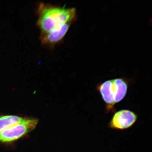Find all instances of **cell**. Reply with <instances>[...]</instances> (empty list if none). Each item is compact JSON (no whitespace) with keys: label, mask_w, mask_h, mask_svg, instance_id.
<instances>
[{"label":"cell","mask_w":152,"mask_h":152,"mask_svg":"<svg viewBox=\"0 0 152 152\" xmlns=\"http://www.w3.org/2000/svg\"><path fill=\"white\" fill-rule=\"evenodd\" d=\"M38 119L25 118L23 121L0 132V143L13 142L32 132L38 124Z\"/></svg>","instance_id":"cell-3"},{"label":"cell","mask_w":152,"mask_h":152,"mask_svg":"<svg viewBox=\"0 0 152 152\" xmlns=\"http://www.w3.org/2000/svg\"><path fill=\"white\" fill-rule=\"evenodd\" d=\"M36 13L37 25L40 31V36L58 31L68 23H72L76 18L75 8L57 7L48 3L38 4Z\"/></svg>","instance_id":"cell-1"},{"label":"cell","mask_w":152,"mask_h":152,"mask_svg":"<svg viewBox=\"0 0 152 152\" xmlns=\"http://www.w3.org/2000/svg\"><path fill=\"white\" fill-rule=\"evenodd\" d=\"M97 90L106 105V111L115 110L116 104L123 100L127 93L128 85L123 78L108 80L98 86Z\"/></svg>","instance_id":"cell-2"},{"label":"cell","mask_w":152,"mask_h":152,"mask_svg":"<svg viewBox=\"0 0 152 152\" xmlns=\"http://www.w3.org/2000/svg\"><path fill=\"white\" fill-rule=\"evenodd\" d=\"M25 118L15 115H6L0 116V132L9 127L20 122Z\"/></svg>","instance_id":"cell-5"},{"label":"cell","mask_w":152,"mask_h":152,"mask_svg":"<svg viewBox=\"0 0 152 152\" xmlns=\"http://www.w3.org/2000/svg\"><path fill=\"white\" fill-rule=\"evenodd\" d=\"M138 118V115L132 111L121 110L114 114L108 126L110 129L118 130L127 129L134 124Z\"/></svg>","instance_id":"cell-4"}]
</instances>
